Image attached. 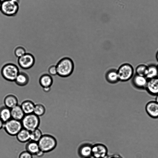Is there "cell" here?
I'll list each match as a JSON object with an SVG mask.
<instances>
[{
    "instance_id": "obj_1",
    "label": "cell",
    "mask_w": 158,
    "mask_h": 158,
    "mask_svg": "<svg viewBox=\"0 0 158 158\" xmlns=\"http://www.w3.org/2000/svg\"><path fill=\"white\" fill-rule=\"evenodd\" d=\"M57 74L63 77H67L73 73L74 64L69 57L65 56L61 59L56 65Z\"/></svg>"
},
{
    "instance_id": "obj_2",
    "label": "cell",
    "mask_w": 158,
    "mask_h": 158,
    "mask_svg": "<svg viewBox=\"0 0 158 158\" xmlns=\"http://www.w3.org/2000/svg\"><path fill=\"white\" fill-rule=\"evenodd\" d=\"M40 150L44 153L53 150L57 145V141L53 135L45 134L43 135L38 142Z\"/></svg>"
},
{
    "instance_id": "obj_3",
    "label": "cell",
    "mask_w": 158,
    "mask_h": 158,
    "mask_svg": "<svg viewBox=\"0 0 158 158\" xmlns=\"http://www.w3.org/2000/svg\"><path fill=\"white\" fill-rule=\"evenodd\" d=\"M19 9V0H3L2 1L0 10L8 16L15 15Z\"/></svg>"
},
{
    "instance_id": "obj_4",
    "label": "cell",
    "mask_w": 158,
    "mask_h": 158,
    "mask_svg": "<svg viewBox=\"0 0 158 158\" xmlns=\"http://www.w3.org/2000/svg\"><path fill=\"white\" fill-rule=\"evenodd\" d=\"M23 128L31 131L39 128L40 117L33 113L25 114L21 121Z\"/></svg>"
},
{
    "instance_id": "obj_5",
    "label": "cell",
    "mask_w": 158,
    "mask_h": 158,
    "mask_svg": "<svg viewBox=\"0 0 158 158\" xmlns=\"http://www.w3.org/2000/svg\"><path fill=\"white\" fill-rule=\"evenodd\" d=\"M119 81L125 82L131 79L134 74L133 66L128 63L121 65L117 70Z\"/></svg>"
},
{
    "instance_id": "obj_6",
    "label": "cell",
    "mask_w": 158,
    "mask_h": 158,
    "mask_svg": "<svg viewBox=\"0 0 158 158\" xmlns=\"http://www.w3.org/2000/svg\"><path fill=\"white\" fill-rule=\"evenodd\" d=\"M3 128L6 133L11 136H16L23 128L21 121L12 118L4 123Z\"/></svg>"
},
{
    "instance_id": "obj_7",
    "label": "cell",
    "mask_w": 158,
    "mask_h": 158,
    "mask_svg": "<svg viewBox=\"0 0 158 158\" xmlns=\"http://www.w3.org/2000/svg\"><path fill=\"white\" fill-rule=\"evenodd\" d=\"M19 73L17 66L11 63L5 65L2 70V74L3 77L10 81H15Z\"/></svg>"
},
{
    "instance_id": "obj_8",
    "label": "cell",
    "mask_w": 158,
    "mask_h": 158,
    "mask_svg": "<svg viewBox=\"0 0 158 158\" xmlns=\"http://www.w3.org/2000/svg\"><path fill=\"white\" fill-rule=\"evenodd\" d=\"M108 153V148L104 144L97 143L92 146V156L94 158L106 157Z\"/></svg>"
},
{
    "instance_id": "obj_9",
    "label": "cell",
    "mask_w": 158,
    "mask_h": 158,
    "mask_svg": "<svg viewBox=\"0 0 158 158\" xmlns=\"http://www.w3.org/2000/svg\"><path fill=\"white\" fill-rule=\"evenodd\" d=\"M131 79V84L135 89L145 90L148 79L145 76L135 74Z\"/></svg>"
},
{
    "instance_id": "obj_10",
    "label": "cell",
    "mask_w": 158,
    "mask_h": 158,
    "mask_svg": "<svg viewBox=\"0 0 158 158\" xmlns=\"http://www.w3.org/2000/svg\"><path fill=\"white\" fill-rule=\"evenodd\" d=\"M35 59L34 56L29 53H26L18 58V63L20 67L23 69H28L34 65Z\"/></svg>"
},
{
    "instance_id": "obj_11",
    "label": "cell",
    "mask_w": 158,
    "mask_h": 158,
    "mask_svg": "<svg viewBox=\"0 0 158 158\" xmlns=\"http://www.w3.org/2000/svg\"><path fill=\"white\" fill-rule=\"evenodd\" d=\"M145 90L152 96L158 94V77L148 79Z\"/></svg>"
},
{
    "instance_id": "obj_12",
    "label": "cell",
    "mask_w": 158,
    "mask_h": 158,
    "mask_svg": "<svg viewBox=\"0 0 158 158\" xmlns=\"http://www.w3.org/2000/svg\"><path fill=\"white\" fill-rule=\"evenodd\" d=\"M145 110L150 117L154 118H158V103L156 101L148 102L146 106Z\"/></svg>"
},
{
    "instance_id": "obj_13",
    "label": "cell",
    "mask_w": 158,
    "mask_h": 158,
    "mask_svg": "<svg viewBox=\"0 0 158 158\" xmlns=\"http://www.w3.org/2000/svg\"><path fill=\"white\" fill-rule=\"evenodd\" d=\"M92 146L89 143L81 145L79 148L78 155L81 158H88L92 156Z\"/></svg>"
},
{
    "instance_id": "obj_14",
    "label": "cell",
    "mask_w": 158,
    "mask_h": 158,
    "mask_svg": "<svg viewBox=\"0 0 158 158\" xmlns=\"http://www.w3.org/2000/svg\"><path fill=\"white\" fill-rule=\"evenodd\" d=\"M105 77L106 81L110 84H115L119 81L117 70L115 69L108 70L105 74Z\"/></svg>"
},
{
    "instance_id": "obj_15",
    "label": "cell",
    "mask_w": 158,
    "mask_h": 158,
    "mask_svg": "<svg viewBox=\"0 0 158 158\" xmlns=\"http://www.w3.org/2000/svg\"><path fill=\"white\" fill-rule=\"evenodd\" d=\"M35 104L31 100H23L20 105L25 114L33 113Z\"/></svg>"
},
{
    "instance_id": "obj_16",
    "label": "cell",
    "mask_w": 158,
    "mask_h": 158,
    "mask_svg": "<svg viewBox=\"0 0 158 158\" xmlns=\"http://www.w3.org/2000/svg\"><path fill=\"white\" fill-rule=\"evenodd\" d=\"M3 101L4 106L10 109L18 105V98L13 94L6 95L4 98Z\"/></svg>"
},
{
    "instance_id": "obj_17",
    "label": "cell",
    "mask_w": 158,
    "mask_h": 158,
    "mask_svg": "<svg viewBox=\"0 0 158 158\" xmlns=\"http://www.w3.org/2000/svg\"><path fill=\"white\" fill-rule=\"evenodd\" d=\"M11 118L21 121L25 115L20 105H17L10 109Z\"/></svg>"
},
{
    "instance_id": "obj_18",
    "label": "cell",
    "mask_w": 158,
    "mask_h": 158,
    "mask_svg": "<svg viewBox=\"0 0 158 158\" xmlns=\"http://www.w3.org/2000/svg\"><path fill=\"white\" fill-rule=\"evenodd\" d=\"M17 140L20 143H27L30 140V131L23 128L16 135Z\"/></svg>"
},
{
    "instance_id": "obj_19",
    "label": "cell",
    "mask_w": 158,
    "mask_h": 158,
    "mask_svg": "<svg viewBox=\"0 0 158 158\" xmlns=\"http://www.w3.org/2000/svg\"><path fill=\"white\" fill-rule=\"evenodd\" d=\"M25 149L26 151L35 156L40 150L38 142L31 140L26 143Z\"/></svg>"
},
{
    "instance_id": "obj_20",
    "label": "cell",
    "mask_w": 158,
    "mask_h": 158,
    "mask_svg": "<svg viewBox=\"0 0 158 158\" xmlns=\"http://www.w3.org/2000/svg\"><path fill=\"white\" fill-rule=\"evenodd\" d=\"M145 77L148 79L158 77V72L156 65L152 64L148 65Z\"/></svg>"
},
{
    "instance_id": "obj_21",
    "label": "cell",
    "mask_w": 158,
    "mask_h": 158,
    "mask_svg": "<svg viewBox=\"0 0 158 158\" xmlns=\"http://www.w3.org/2000/svg\"><path fill=\"white\" fill-rule=\"evenodd\" d=\"M0 118L4 123L11 119L10 109L5 106L0 107Z\"/></svg>"
},
{
    "instance_id": "obj_22",
    "label": "cell",
    "mask_w": 158,
    "mask_h": 158,
    "mask_svg": "<svg viewBox=\"0 0 158 158\" xmlns=\"http://www.w3.org/2000/svg\"><path fill=\"white\" fill-rule=\"evenodd\" d=\"M15 83L20 86H24L27 85L29 81V77L25 73L19 72L15 81Z\"/></svg>"
},
{
    "instance_id": "obj_23",
    "label": "cell",
    "mask_w": 158,
    "mask_h": 158,
    "mask_svg": "<svg viewBox=\"0 0 158 158\" xmlns=\"http://www.w3.org/2000/svg\"><path fill=\"white\" fill-rule=\"evenodd\" d=\"M52 82V78L51 76L48 74H44L40 78V83L43 87H50Z\"/></svg>"
},
{
    "instance_id": "obj_24",
    "label": "cell",
    "mask_w": 158,
    "mask_h": 158,
    "mask_svg": "<svg viewBox=\"0 0 158 158\" xmlns=\"http://www.w3.org/2000/svg\"><path fill=\"white\" fill-rule=\"evenodd\" d=\"M46 108L45 106L41 103L35 104L33 113L40 117L43 116L45 113Z\"/></svg>"
},
{
    "instance_id": "obj_25",
    "label": "cell",
    "mask_w": 158,
    "mask_h": 158,
    "mask_svg": "<svg viewBox=\"0 0 158 158\" xmlns=\"http://www.w3.org/2000/svg\"><path fill=\"white\" fill-rule=\"evenodd\" d=\"M43 135L41 131L38 128L30 131V140L38 142Z\"/></svg>"
},
{
    "instance_id": "obj_26",
    "label": "cell",
    "mask_w": 158,
    "mask_h": 158,
    "mask_svg": "<svg viewBox=\"0 0 158 158\" xmlns=\"http://www.w3.org/2000/svg\"><path fill=\"white\" fill-rule=\"evenodd\" d=\"M148 65L141 64L138 65L135 69V74L137 75L145 76Z\"/></svg>"
},
{
    "instance_id": "obj_27",
    "label": "cell",
    "mask_w": 158,
    "mask_h": 158,
    "mask_svg": "<svg viewBox=\"0 0 158 158\" xmlns=\"http://www.w3.org/2000/svg\"><path fill=\"white\" fill-rule=\"evenodd\" d=\"M26 53L25 49L21 47H17L15 51V55L18 58L21 57Z\"/></svg>"
},
{
    "instance_id": "obj_28",
    "label": "cell",
    "mask_w": 158,
    "mask_h": 158,
    "mask_svg": "<svg viewBox=\"0 0 158 158\" xmlns=\"http://www.w3.org/2000/svg\"><path fill=\"white\" fill-rule=\"evenodd\" d=\"M33 156L30 153L25 150L20 153L19 158H33Z\"/></svg>"
},
{
    "instance_id": "obj_29",
    "label": "cell",
    "mask_w": 158,
    "mask_h": 158,
    "mask_svg": "<svg viewBox=\"0 0 158 158\" xmlns=\"http://www.w3.org/2000/svg\"><path fill=\"white\" fill-rule=\"evenodd\" d=\"M48 72L50 76H55L57 74L56 66L53 65L51 66L48 69Z\"/></svg>"
},
{
    "instance_id": "obj_30",
    "label": "cell",
    "mask_w": 158,
    "mask_h": 158,
    "mask_svg": "<svg viewBox=\"0 0 158 158\" xmlns=\"http://www.w3.org/2000/svg\"><path fill=\"white\" fill-rule=\"evenodd\" d=\"M106 158H123V157L120 155L115 154L108 156Z\"/></svg>"
},
{
    "instance_id": "obj_31",
    "label": "cell",
    "mask_w": 158,
    "mask_h": 158,
    "mask_svg": "<svg viewBox=\"0 0 158 158\" xmlns=\"http://www.w3.org/2000/svg\"><path fill=\"white\" fill-rule=\"evenodd\" d=\"M44 153L41 150H40L38 153L36 155V156L39 157H40L43 156L44 154Z\"/></svg>"
},
{
    "instance_id": "obj_32",
    "label": "cell",
    "mask_w": 158,
    "mask_h": 158,
    "mask_svg": "<svg viewBox=\"0 0 158 158\" xmlns=\"http://www.w3.org/2000/svg\"><path fill=\"white\" fill-rule=\"evenodd\" d=\"M51 89L50 87H43V90L44 92L48 93L49 92Z\"/></svg>"
},
{
    "instance_id": "obj_33",
    "label": "cell",
    "mask_w": 158,
    "mask_h": 158,
    "mask_svg": "<svg viewBox=\"0 0 158 158\" xmlns=\"http://www.w3.org/2000/svg\"><path fill=\"white\" fill-rule=\"evenodd\" d=\"M4 122L0 118V130L3 128Z\"/></svg>"
},
{
    "instance_id": "obj_34",
    "label": "cell",
    "mask_w": 158,
    "mask_h": 158,
    "mask_svg": "<svg viewBox=\"0 0 158 158\" xmlns=\"http://www.w3.org/2000/svg\"><path fill=\"white\" fill-rule=\"evenodd\" d=\"M156 57L157 61L158 62V51L157 52L156 55Z\"/></svg>"
},
{
    "instance_id": "obj_35",
    "label": "cell",
    "mask_w": 158,
    "mask_h": 158,
    "mask_svg": "<svg viewBox=\"0 0 158 158\" xmlns=\"http://www.w3.org/2000/svg\"><path fill=\"white\" fill-rule=\"evenodd\" d=\"M157 103H158V94L156 96V101Z\"/></svg>"
},
{
    "instance_id": "obj_36",
    "label": "cell",
    "mask_w": 158,
    "mask_h": 158,
    "mask_svg": "<svg viewBox=\"0 0 158 158\" xmlns=\"http://www.w3.org/2000/svg\"><path fill=\"white\" fill-rule=\"evenodd\" d=\"M1 3H2V1L1 0H0V10H1Z\"/></svg>"
},
{
    "instance_id": "obj_37",
    "label": "cell",
    "mask_w": 158,
    "mask_h": 158,
    "mask_svg": "<svg viewBox=\"0 0 158 158\" xmlns=\"http://www.w3.org/2000/svg\"><path fill=\"white\" fill-rule=\"evenodd\" d=\"M157 65V70H158V64L156 65Z\"/></svg>"
},
{
    "instance_id": "obj_38",
    "label": "cell",
    "mask_w": 158,
    "mask_h": 158,
    "mask_svg": "<svg viewBox=\"0 0 158 158\" xmlns=\"http://www.w3.org/2000/svg\"></svg>"
},
{
    "instance_id": "obj_39",
    "label": "cell",
    "mask_w": 158,
    "mask_h": 158,
    "mask_svg": "<svg viewBox=\"0 0 158 158\" xmlns=\"http://www.w3.org/2000/svg\"><path fill=\"white\" fill-rule=\"evenodd\" d=\"M88 158H92L91 157Z\"/></svg>"
}]
</instances>
